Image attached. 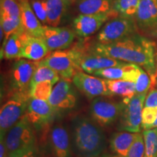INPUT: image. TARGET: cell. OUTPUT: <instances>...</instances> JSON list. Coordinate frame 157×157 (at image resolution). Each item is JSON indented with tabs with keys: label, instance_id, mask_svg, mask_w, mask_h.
I'll list each match as a JSON object with an SVG mask.
<instances>
[{
	"label": "cell",
	"instance_id": "obj_16",
	"mask_svg": "<svg viewBox=\"0 0 157 157\" xmlns=\"http://www.w3.org/2000/svg\"><path fill=\"white\" fill-rule=\"evenodd\" d=\"M124 63L121 60L93 52L89 49H84L80 61V68L85 73L94 74L98 71L119 66Z\"/></svg>",
	"mask_w": 157,
	"mask_h": 157
},
{
	"label": "cell",
	"instance_id": "obj_15",
	"mask_svg": "<svg viewBox=\"0 0 157 157\" xmlns=\"http://www.w3.org/2000/svg\"><path fill=\"white\" fill-rule=\"evenodd\" d=\"M49 143L54 157H71L73 151L70 133L61 124H57L52 127Z\"/></svg>",
	"mask_w": 157,
	"mask_h": 157
},
{
	"label": "cell",
	"instance_id": "obj_18",
	"mask_svg": "<svg viewBox=\"0 0 157 157\" xmlns=\"http://www.w3.org/2000/svg\"><path fill=\"white\" fill-rule=\"evenodd\" d=\"M23 48L21 58L39 61L49 54V49L42 38L31 36L26 31L23 35Z\"/></svg>",
	"mask_w": 157,
	"mask_h": 157
},
{
	"label": "cell",
	"instance_id": "obj_14",
	"mask_svg": "<svg viewBox=\"0 0 157 157\" xmlns=\"http://www.w3.org/2000/svg\"><path fill=\"white\" fill-rule=\"evenodd\" d=\"M55 111L48 101L31 98L25 116L33 127L41 129L52 120Z\"/></svg>",
	"mask_w": 157,
	"mask_h": 157
},
{
	"label": "cell",
	"instance_id": "obj_33",
	"mask_svg": "<svg viewBox=\"0 0 157 157\" xmlns=\"http://www.w3.org/2000/svg\"><path fill=\"white\" fill-rule=\"evenodd\" d=\"M1 15L21 17V7L17 0H0Z\"/></svg>",
	"mask_w": 157,
	"mask_h": 157
},
{
	"label": "cell",
	"instance_id": "obj_36",
	"mask_svg": "<svg viewBox=\"0 0 157 157\" xmlns=\"http://www.w3.org/2000/svg\"><path fill=\"white\" fill-rule=\"evenodd\" d=\"M144 107L156 108L157 107V89H152L146 95Z\"/></svg>",
	"mask_w": 157,
	"mask_h": 157
},
{
	"label": "cell",
	"instance_id": "obj_26",
	"mask_svg": "<svg viewBox=\"0 0 157 157\" xmlns=\"http://www.w3.org/2000/svg\"><path fill=\"white\" fill-rule=\"evenodd\" d=\"M60 80V76L56 71L48 66L39 63V66L36 70L31 82L30 89L36 83L41 82H50L53 85Z\"/></svg>",
	"mask_w": 157,
	"mask_h": 157
},
{
	"label": "cell",
	"instance_id": "obj_21",
	"mask_svg": "<svg viewBox=\"0 0 157 157\" xmlns=\"http://www.w3.org/2000/svg\"><path fill=\"white\" fill-rule=\"evenodd\" d=\"M137 133L119 131L111 135L109 140V148L113 154L124 156L132 146Z\"/></svg>",
	"mask_w": 157,
	"mask_h": 157
},
{
	"label": "cell",
	"instance_id": "obj_40",
	"mask_svg": "<svg viewBox=\"0 0 157 157\" xmlns=\"http://www.w3.org/2000/svg\"><path fill=\"white\" fill-rule=\"evenodd\" d=\"M156 76L157 78V53H156Z\"/></svg>",
	"mask_w": 157,
	"mask_h": 157
},
{
	"label": "cell",
	"instance_id": "obj_27",
	"mask_svg": "<svg viewBox=\"0 0 157 157\" xmlns=\"http://www.w3.org/2000/svg\"><path fill=\"white\" fill-rule=\"evenodd\" d=\"M0 21H1V29L3 30L5 34L4 40L9 38L12 34L15 33L25 30L21 17L1 15Z\"/></svg>",
	"mask_w": 157,
	"mask_h": 157
},
{
	"label": "cell",
	"instance_id": "obj_9",
	"mask_svg": "<svg viewBox=\"0 0 157 157\" xmlns=\"http://www.w3.org/2000/svg\"><path fill=\"white\" fill-rule=\"evenodd\" d=\"M40 61L20 59L11 68V85L15 93H30L31 82ZM30 95V94H29Z\"/></svg>",
	"mask_w": 157,
	"mask_h": 157
},
{
	"label": "cell",
	"instance_id": "obj_23",
	"mask_svg": "<svg viewBox=\"0 0 157 157\" xmlns=\"http://www.w3.org/2000/svg\"><path fill=\"white\" fill-rule=\"evenodd\" d=\"M113 0H78L76 7L82 15L107 13L113 10Z\"/></svg>",
	"mask_w": 157,
	"mask_h": 157
},
{
	"label": "cell",
	"instance_id": "obj_2",
	"mask_svg": "<svg viewBox=\"0 0 157 157\" xmlns=\"http://www.w3.org/2000/svg\"><path fill=\"white\" fill-rule=\"evenodd\" d=\"M101 127L91 117H74L69 131L72 151L78 157H98L103 154L107 140Z\"/></svg>",
	"mask_w": 157,
	"mask_h": 157
},
{
	"label": "cell",
	"instance_id": "obj_43",
	"mask_svg": "<svg viewBox=\"0 0 157 157\" xmlns=\"http://www.w3.org/2000/svg\"><path fill=\"white\" fill-rule=\"evenodd\" d=\"M17 2H23V1H25V0H17Z\"/></svg>",
	"mask_w": 157,
	"mask_h": 157
},
{
	"label": "cell",
	"instance_id": "obj_6",
	"mask_svg": "<svg viewBox=\"0 0 157 157\" xmlns=\"http://www.w3.org/2000/svg\"><path fill=\"white\" fill-rule=\"evenodd\" d=\"M147 94H135L132 98L123 99L124 108L118 119L119 131L139 132L142 128V113Z\"/></svg>",
	"mask_w": 157,
	"mask_h": 157
},
{
	"label": "cell",
	"instance_id": "obj_24",
	"mask_svg": "<svg viewBox=\"0 0 157 157\" xmlns=\"http://www.w3.org/2000/svg\"><path fill=\"white\" fill-rule=\"evenodd\" d=\"M48 10V24L58 27L66 15L68 0H46Z\"/></svg>",
	"mask_w": 157,
	"mask_h": 157
},
{
	"label": "cell",
	"instance_id": "obj_34",
	"mask_svg": "<svg viewBox=\"0 0 157 157\" xmlns=\"http://www.w3.org/2000/svg\"><path fill=\"white\" fill-rule=\"evenodd\" d=\"M31 8L41 23L48 24V10L46 0H31Z\"/></svg>",
	"mask_w": 157,
	"mask_h": 157
},
{
	"label": "cell",
	"instance_id": "obj_19",
	"mask_svg": "<svg viewBox=\"0 0 157 157\" xmlns=\"http://www.w3.org/2000/svg\"><path fill=\"white\" fill-rule=\"evenodd\" d=\"M140 68V66L137 65L124 62L119 66L98 71L94 73L93 75L105 79H122L135 83Z\"/></svg>",
	"mask_w": 157,
	"mask_h": 157
},
{
	"label": "cell",
	"instance_id": "obj_30",
	"mask_svg": "<svg viewBox=\"0 0 157 157\" xmlns=\"http://www.w3.org/2000/svg\"><path fill=\"white\" fill-rule=\"evenodd\" d=\"M53 84L50 82H41L34 84L30 89V97L35 99L48 101L52 90Z\"/></svg>",
	"mask_w": 157,
	"mask_h": 157
},
{
	"label": "cell",
	"instance_id": "obj_3",
	"mask_svg": "<svg viewBox=\"0 0 157 157\" xmlns=\"http://www.w3.org/2000/svg\"><path fill=\"white\" fill-rule=\"evenodd\" d=\"M5 143L7 157H22L36 150L34 129L25 114L7 132Z\"/></svg>",
	"mask_w": 157,
	"mask_h": 157
},
{
	"label": "cell",
	"instance_id": "obj_8",
	"mask_svg": "<svg viewBox=\"0 0 157 157\" xmlns=\"http://www.w3.org/2000/svg\"><path fill=\"white\" fill-rule=\"evenodd\" d=\"M123 108L122 101H116L108 97L95 98L90 107V117L100 126L109 127L119 119Z\"/></svg>",
	"mask_w": 157,
	"mask_h": 157
},
{
	"label": "cell",
	"instance_id": "obj_39",
	"mask_svg": "<svg viewBox=\"0 0 157 157\" xmlns=\"http://www.w3.org/2000/svg\"><path fill=\"white\" fill-rule=\"evenodd\" d=\"M151 34L153 36L156 37V38H157V28L155 29L154 31H152L151 32Z\"/></svg>",
	"mask_w": 157,
	"mask_h": 157
},
{
	"label": "cell",
	"instance_id": "obj_5",
	"mask_svg": "<svg viewBox=\"0 0 157 157\" xmlns=\"http://www.w3.org/2000/svg\"><path fill=\"white\" fill-rule=\"evenodd\" d=\"M31 97L29 93H15L13 97L2 105L0 110V132L1 137L26 113Z\"/></svg>",
	"mask_w": 157,
	"mask_h": 157
},
{
	"label": "cell",
	"instance_id": "obj_41",
	"mask_svg": "<svg viewBox=\"0 0 157 157\" xmlns=\"http://www.w3.org/2000/svg\"><path fill=\"white\" fill-rule=\"evenodd\" d=\"M155 86H156V88H157V78H156V82H155Z\"/></svg>",
	"mask_w": 157,
	"mask_h": 157
},
{
	"label": "cell",
	"instance_id": "obj_38",
	"mask_svg": "<svg viewBox=\"0 0 157 157\" xmlns=\"http://www.w3.org/2000/svg\"><path fill=\"white\" fill-rule=\"evenodd\" d=\"M153 128H157V107H156V120H155L154 124H153L152 129Z\"/></svg>",
	"mask_w": 157,
	"mask_h": 157
},
{
	"label": "cell",
	"instance_id": "obj_1",
	"mask_svg": "<svg viewBox=\"0 0 157 157\" xmlns=\"http://www.w3.org/2000/svg\"><path fill=\"white\" fill-rule=\"evenodd\" d=\"M89 50L93 52L140 66L156 82V44L138 34L110 44L95 43Z\"/></svg>",
	"mask_w": 157,
	"mask_h": 157
},
{
	"label": "cell",
	"instance_id": "obj_13",
	"mask_svg": "<svg viewBox=\"0 0 157 157\" xmlns=\"http://www.w3.org/2000/svg\"><path fill=\"white\" fill-rule=\"evenodd\" d=\"M77 95L68 80L61 78L52 90L48 102L55 110H68L74 109L76 105Z\"/></svg>",
	"mask_w": 157,
	"mask_h": 157
},
{
	"label": "cell",
	"instance_id": "obj_4",
	"mask_svg": "<svg viewBox=\"0 0 157 157\" xmlns=\"http://www.w3.org/2000/svg\"><path fill=\"white\" fill-rule=\"evenodd\" d=\"M84 48L75 46L66 50H56L40 60V64L56 71L60 77L71 81L77 72L81 71L80 61Z\"/></svg>",
	"mask_w": 157,
	"mask_h": 157
},
{
	"label": "cell",
	"instance_id": "obj_11",
	"mask_svg": "<svg viewBox=\"0 0 157 157\" xmlns=\"http://www.w3.org/2000/svg\"><path fill=\"white\" fill-rule=\"evenodd\" d=\"M117 13L113 9L107 13L95 15H78L73 21L74 30L76 34L82 38H86L100 30L104 23L118 16Z\"/></svg>",
	"mask_w": 157,
	"mask_h": 157
},
{
	"label": "cell",
	"instance_id": "obj_20",
	"mask_svg": "<svg viewBox=\"0 0 157 157\" xmlns=\"http://www.w3.org/2000/svg\"><path fill=\"white\" fill-rule=\"evenodd\" d=\"M20 3L21 7V18L25 31L31 36L41 38L43 34V26L40 21L35 15L34 10L29 0L21 2Z\"/></svg>",
	"mask_w": 157,
	"mask_h": 157
},
{
	"label": "cell",
	"instance_id": "obj_35",
	"mask_svg": "<svg viewBox=\"0 0 157 157\" xmlns=\"http://www.w3.org/2000/svg\"><path fill=\"white\" fill-rule=\"evenodd\" d=\"M156 117V108L144 107L142 113V124L141 127L144 129H152Z\"/></svg>",
	"mask_w": 157,
	"mask_h": 157
},
{
	"label": "cell",
	"instance_id": "obj_32",
	"mask_svg": "<svg viewBox=\"0 0 157 157\" xmlns=\"http://www.w3.org/2000/svg\"><path fill=\"white\" fill-rule=\"evenodd\" d=\"M144 139L143 135L140 133H137V135L132 146L129 148L128 153L126 156H121L119 155L105 154V157H143L144 154Z\"/></svg>",
	"mask_w": 157,
	"mask_h": 157
},
{
	"label": "cell",
	"instance_id": "obj_12",
	"mask_svg": "<svg viewBox=\"0 0 157 157\" xmlns=\"http://www.w3.org/2000/svg\"><path fill=\"white\" fill-rule=\"evenodd\" d=\"M41 38L50 51L66 50L73 43L75 32L67 27L44 25Z\"/></svg>",
	"mask_w": 157,
	"mask_h": 157
},
{
	"label": "cell",
	"instance_id": "obj_7",
	"mask_svg": "<svg viewBox=\"0 0 157 157\" xmlns=\"http://www.w3.org/2000/svg\"><path fill=\"white\" fill-rule=\"evenodd\" d=\"M137 26L134 18L121 15L113 17L104 25L97 35L98 43L110 44L135 34Z\"/></svg>",
	"mask_w": 157,
	"mask_h": 157
},
{
	"label": "cell",
	"instance_id": "obj_31",
	"mask_svg": "<svg viewBox=\"0 0 157 157\" xmlns=\"http://www.w3.org/2000/svg\"><path fill=\"white\" fill-rule=\"evenodd\" d=\"M135 84L136 94H147L148 90L154 85V82L148 72L140 67Z\"/></svg>",
	"mask_w": 157,
	"mask_h": 157
},
{
	"label": "cell",
	"instance_id": "obj_22",
	"mask_svg": "<svg viewBox=\"0 0 157 157\" xmlns=\"http://www.w3.org/2000/svg\"><path fill=\"white\" fill-rule=\"evenodd\" d=\"M25 30L12 34L3 41L1 48V58L6 60L21 58L23 48V35Z\"/></svg>",
	"mask_w": 157,
	"mask_h": 157
},
{
	"label": "cell",
	"instance_id": "obj_25",
	"mask_svg": "<svg viewBox=\"0 0 157 157\" xmlns=\"http://www.w3.org/2000/svg\"><path fill=\"white\" fill-rule=\"evenodd\" d=\"M105 82L113 96H121L123 99H126L132 98L136 94L134 82L122 79H105Z\"/></svg>",
	"mask_w": 157,
	"mask_h": 157
},
{
	"label": "cell",
	"instance_id": "obj_37",
	"mask_svg": "<svg viewBox=\"0 0 157 157\" xmlns=\"http://www.w3.org/2000/svg\"><path fill=\"white\" fill-rule=\"evenodd\" d=\"M22 157H42L39 155L38 153H37V151L36 150L33 151H31L30 153H29V154H25V156H23Z\"/></svg>",
	"mask_w": 157,
	"mask_h": 157
},
{
	"label": "cell",
	"instance_id": "obj_10",
	"mask_svg": "<svg viewBox=\"0 0 157 157\" xmlns=\"http://www.w3.org/2000/svg\"><path fill=\"white\" fill-rule=\"evenodd\" d=\"M72 82L75 87L89 99L113 96L108 87L105 78L90 75L80 71L74 75Z\"/></svg>",
	"mask_w": 157,
	"mask_h": 157
},
{
	"label": "cell",
	"instance_id": "obj_29",
	"mask_svg": "<svg viewBox=\"0 0 157 157\" xmlns=\"http://www.w3.org/2000/svg\"><path fill=\"white\" fill-rule=\"evenodd\" d=\"M143 135L145 144L143 157H157V128L145 129Z\"/></svg>",
	"mask_w": 157,
	"mask_h": 157
},
{
	"label": "cell",
	"instance_id": "obj_42",
	"mask_svg": "<svg viewBox=\"0 0 157 157\" xmlns=\"http://www.w3.org/2000/svg\"><path fill=\"white\" fill-rule=\"evenodd\" d=\"M98 157H105V154H102V155H101V156H98Z\"/></svg>",
	"mask_w": 157,
	"mask_h": 157
},
{
	"label": "cell",
	"instance_id": "obj_28",
	"mask_svg": "<svg viewBox=\"0 0 157 157\" xmlns=\"http://www.w3.org/2000/svg\"><path fill=\"white\" fill-rule=\"evenodd\" d=\"M140 0H114L113 9L121 16L134 18Z\"/></svg>",
	"mask_w": 157,
	"mask_h": 157
},
{
	"label": "cell",
	"instance_id": "obj_17",
	"mask_svg": "<svg viewBox=\"0 0 157 157\" xmlns=\"http://www.w3.org/2000/svg\"><path fill=\"white\" fill-rule=\"evenodd\" d=\"M135 20L143 30L151 32L157 28V0H140Z\"/></svg>",
	"mask_w": 157,
	"mask_h": 157
}]
</instances>
